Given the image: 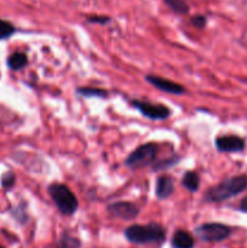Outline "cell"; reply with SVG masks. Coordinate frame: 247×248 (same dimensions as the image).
Returning a JSON list of instances; mask_svg holds the SVG:
<instances>
[{
	"instance_id": "44dd1931",
	"label": "cell",
	"mask_w": 247,
	"mask_h": 248,
	"mask_svg": "<svg viewBox=\"0 0 247 248\" xmlns=\"http://www.w3.org/2000/svg\"><path fill=\"white\" fill-rule=\"evenodd\" d=\"M87 21L90 23H98V24H106L110 21L108 16H90L87 17Z\"/></svg>"
},
{
	"instance_id": "30bf717a",
	"label": "cell",
	"mask_w": 247,
	"mask_h": 248,
	"mask_svg": "<svg viewBox=\"0 0 247 248\" xmlns=\"http://www.w3.org/2000/svg\"><path fill=\"white\" fill-rule=\"evenodd\" d=\"M174 191L173 178L167 174H162L157 178L156 186H155V194L159 200H166L172 196Z\"/></svg>"
},
{
	"instance_id": "5bb4252c",
	"label": "cell",
	"mask_w": 247,
	"mask_h": 248,
	"mask_svg": "<svg viewBox=\"0 0 247 248\" xmlns=\"http://www.w3.org/2000/svg\"><path fill=\"white\" fill-rule=\"evenodd\" d=\"M77 93L87 98H107L109 92L103 89H97V87H79L77 89Z\"/></svg>"
},
{
	"instance_id": "e0dca14e",
	"label": "cell",
	"mask_w": 247,
	"mask_h": 248,
	"mask_svg": "<svg viewBox=\"0 0 247 248\" xmlns=\"http://www.w3.org/2000/svg\"><path fill=\"white\" fill-rule=\"evenodd\" d=\"M164 1L176 14L184 15L189 12V6L184 0H164Z\"/></svg>"
},
{
	"instance_id": "52a82bcc",
	"label": "cell",
	"mask_w": 247,
	"mask_h": 248,
	"mask_svg": "<svg viewBox=\"0 0 247 248\" xmlns=\"http://www.w3.org/2000/svg\"><path fill=\"white\" fill-rule=\"evenodd\" d=\"M107 211L111 217L124 220H133L139 215L138 206L130 201H116L107 206Z\"/></svg>"
},
{
	"instance_id": "4fadbf2b",
	"label": "cell",
	"mask_w": 247,
	"mask_h": 248,
	"mask_svg": "<svg viewBox=\"0 0 247 248\" xmlns=\"http://www.w3.org/2000/svg\"><path fill=\"white\" fill-rule=\"evenodd\" d=\"M182 186L190 193H196L200 186V176L194 171H186L182 178Z\"/></svg>"
},
{
	"instance_id": "7402d4cb",
	"label": "cell",
	"mask_w": 247,
	"mask_h": 248,
	"mask_svg": "<svg viewBox=\"0 0 247 248\" xmlns=\"http://www.w3.org/2000/svg\"><path fill=\"white\" fill-rule=\"evenodd\" d=\"M239 210L241 211V212H245V213H247V195L245 196V198L242 199V201H241V202H240Z\"/></svg>"
},
{
	"instance_id": "8992f818",
	"label": "cell",
	"mask_w": 247,
	"mask_h": 248,
	"mask_svg": "<svg viewBox=\"0 0 247 248\" xmlns=\"http://www.w3.org/2000/svg\"><path fill=\"white\" fill-rule=\"evenodd\" d=\"M131 106L137 109L144 118L154 121L166 120L171 115V110L164 104L150 103V102L140 101V99H133V101H131Z\"/></svg>"
},
{
	"instance_id": "6da1fadb",
	"label": "cell",
	"mask_w": 247,
	"mask_h": 248,
	"mask_svg": "<svg viewBox=\"0 0 247 248\" xmlns=\"http://www.w3.org/2000/svg\"><path fill=\"white\" fill-rule=\"evenodd\" d=\"M247 189V176L230 177L219 182L217 186H211L205 193L203 200L206 202H223L225 200L235 198Z\"/></svg>"
},
{
	"instance_id": "7c38bea8",
	"label": "cell",
	"mask_w": 247,
	"mask_h": 248,
	"mask_svg": "<svg viewBox=\"0 0 247 248\" xmlns=\"http://www.w3.org/2000/svg\"><path fill=\"white\" fill-rule=\"evenodd\" d=\"M7 67L11 70H21L24 67H27L28 64V57L24 52H15L12 55H10L6 60Z\"/></svg>"
},
{
	"instance_id": "ac0fdd59",
	"label": "cell",
	"mask_w": 247,
	"mask_h": 248,
	"mask_svg": "<svg viewBox=\"0 0 247 248\" xmlns=\"http://www.w3.org/2000/svg\"><path fill=\"white\" fill-rule=\"evenodd\" d=\"M178 161H179V156H172L170 157V159L161 160V161H159L157 164H154L153 170H154V171H164V170H167L170 169V167L177 165V162Z\"/></svg>"
},
{
	"instance_id": "7a4b0ae2",
	"label": "cell",
	"mask_w": 247,
	"mask_h": 248,
	"mask_svg": "<svg viewBox=\"0 0 247 248\" xmlns=\"http://www.w3.org/2000/svg\"><path fill=\"white\" fill-rule=\"evenodd\" d=\"M125 237L135 245H160L166 240V229L157 223L135 224L125 230Z\"/></svg>"
},
{
	"instance_id": "5b68a950",
	"label": "cell",
	"mask_w": 247,
	"mask_h": 248,
	"mask_svg": "<svg viewBox=\"0 0 247 248\" xmlns=\"http://www.w3.org/2000/svg\"><path fill=\"white\" fill-rule=\"evenodd\" d=\"M195 235L205 242H222L230 236L232 229L222 223H203L195 228Z\"/></svg>"
},
{
	"instance_id": "d6986e66",
	"label": "cell",
	"mask_w": 247,
	"mask_h": 248,
	"mask_svg": "<svg viewBox=\"0 0 247 248\" xmlns=\"http://www.w3.org/2000/svg\"><path fill=\"white\" fill-rule=\"evenodd\" d=\"M15 183H16V174L14 172L9 171L6 173L2 174L1 177V186L4 190H10L15 186Z\"/></svg>"
},
{
	"instance_id": "ffe728a7",
	"label": "cell",
	"mask_w": 247,
	"mask_h": 248,
	"mask_svg": "<svg viewBox=\"0 0 247 248\" xmlns=\"http://www.w3.org/2000/svg\"><path fill=\"white\" fill-rule=\"evenodd\" d=\"M191 23H193L194 27L199 29H202L203 27L206 26V17L202 16V15H196L191 18Z\"/></svg>"
},
{
	"instance_id": "603a6c76",
	"label": "cell",
	"mask_w": 247,
	"mask_h": 248,
	"mask_svg": "<svg viewBox=\"0 0 247 248\" xmlns=\"http://www.w3.org/2000/svg\"><path fill=\"white\" fill-rule=\"evenodd\" d=\"M0 248H5V247H2V246H1V245H0Z\"/></svg>"
},
{
	"instance_id": "3957f363",
	"label": "cell",
	"mask_w": 247,
	"mask_h": 248,
	"mask_svg": "<svg viewBox=\"0 0 247 248\" xmlns=\"http://www.w3.org/2000/svg\"><path fill=\"white\" fill-rule=\"evenodd\" d=\"M51 199L62 215L73 216L79 208V201L67 186L61 183H52L47 188Z\"/></svg>"
},
{
	"instance_id": "9c48e42d",
	"label": "cell",
	"mask_w": 247,
	"mask_h": 248,
	"mask_svg": "<svg viewBox=\"0 0 247 248\" xmlns=\"http://www.w3.org/2000/svg\"><path fill=\"white\" fill-rule=\"evenodd\" d=\"M145 81L154 86L155 89L160 90L166 93L176 94V96H181V94L185 93V89L183 85L177 84V82L171 81V80L164 79V78L156 77V75H145Z\"/></svg>"
},
{
	"instance_id": "9a60e30c",
	"label": "cell",
	"mask_w": 247,
	"mask_h": 248,
	"mask_svg": "<svg viewBox=\"0 0 247 248\" xmlns=\"http://www.w3.org/2000/svg\"><path fill=\"white\" fill-rule=\"evenodd\" d=\"M81 242L79 239L74 236H70L69 234H63L61 239L58 240L56 248H80Z\"/></svg>"
},
{
	"instance_id": "8fae6325",
	"label": "cell",
	"mask_w": 247,
	"mask_h": 248,
	"mask_svg": "<svg viewBox=\"0 0 247 248\" xmlns=\"http://www.w3.org/2000/svg\"><path fill=\"white\" fill-rule=\"evenodd\" d=\"M171 245L173 248H194L195 241H194V237L191 236V234H189L186 230L179 229L174 232Z\"/></svg>"
},
{
	"instance_id": "2e32d148",
	"label": "cell",
	"mask_w": 247,
	"mask_h": 248,
	"mask_svg": "<svg viewBox=\"0 0 247 248\" xmlns=\"http://www.w3.org/2000/svg\"><path fill=\"white\" fill-rule=\"evenodd\" d=\"M17 31V28L9 21L0 19V40H6L11 38Z\"/></svg>"
},
{
	"instance_id": "277c9868",
	"label": "cell",
	"mask_w": 247,
	"mask_h": 248,
	"mask_svg": "<svg viewBox=\"0 0 247 248\" xmlns=\"http://www.w3.org/2000/svg\"><path fill=\"white\" fill-rule=\"evenodd\" d=\"M159 153V145L154 142L145 143L133 150L125 160V165L131 170L143 169L154 165L155 159Z\"/></svg>"
},
{
	"instance_id": "ba28073f",
	"label": "cell",
	"mask_w": 247,
	"mask_h": 248,
	"mask_svg": "<svg viewBox=\"0 0 247 248\" xmlns=\"http://www.w3.org/2000/svg\"><path fill=\"white\" fill-rule=\"evenodd\" d=\"M215 144L219 153H241L246 145L244 138L235 135L219 136L216 138Z\"/></svg>"
}]
</instances>
